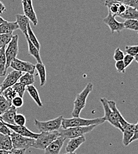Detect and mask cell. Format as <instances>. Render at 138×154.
I'll return each mask as SVG.
<instances>
[{
    "label": "cell",
    "instance_id": "cell-15",
    "mask_svg": "<svg viewBox=\"0 0 138 154\" xmlns=\"http://www.w3.org/2000/svg\"><path fill=\"white\" fill-rule=\"evenodd\" d=\"M24 15H25L29 20L34 24V26H37L38 23V18L36 13L34 10L33 4H29L26 2L21 1Z\"/></svg>",
    "mask_w": 138,
    "mask_h": 154
},
{
    "label": "cell",
    "instance_id": "cell-11",
    "mask_svg": "<svg viewBox=\"0 0 138 154\" xmlns=\"http://www.w3.org/2000/svg\"><path fill=\"white\" fill-rule=\"evenodd\" d=\"M23 75L22 72L13 70L11 71L7 75L3 82L0 84V94L1 93L8 87H11L19 81L20 77Z\"/></svg>",
    "mask_w": 138,
    "mask_h": 154
},
{
    "label": "cell",
    "instance_id": "cell-13",
    "mask_svg": "<svg viewBox=\"0 0 138 154\" xmlns=\"http://www.w3.org/2000/svg\"><path fill=\"white\" fill-rule=\"evenodd\" d=\"M66 138L59 136L53 141L45 149V154H59Z\"/></svg>",
    "mask_w": 138,
    "mask_h": 154
},
{
    "label": "cell",
    "instance_id": "cell-2",
    "mask_svg": "<svg viewBox=\"0 0 138 154\" xmlns=\"http://www.w3.org/2000/svg\"><path fill=\"white\" fill-rule=\"evenodd\" d=\"M93 87L94 85L92 82H88L82 91L77 94L73 103V110L72 112V116L73 117H79L82 110L86 106V99L89 94L92 92Z\"/></svg>",
    "mask_w": 138,
    "mask_h": 154
},
{
    "label": "cell",
    "instance_id": "cell-25",
    "mask_svg": "<svg viewBox=\"0 0 138 154\" xmlns=\"http://www.w3.org/2000/svg\"><path fill=\"white\" fill-rule=\"evenodd\" d=\"M27 40V45H28V53L30 55L32 56L33 57L35 58L38 63H42V59L40 56V51L36 48L35 45L28 39L27 38H26Z\"/></svg>",
    "mask_w": 138,
    "mask_h": 154
},
{
    "label": "cell",
    "instance_id": "cell-43",
    "mask_svg": "<svg viewBox=\"0 0 138 154\" xmlns=\"http://www.w3.org/2000/svg\"><path fill=\"white\" fill-rule=\"evenodd\" d=\"M25 152H26L25 149L12 148L11 150L8 151V154H25Z\"/></svg>",
    "mask_w": 138,
    "mask_h": 154
},
{
    "label": "cell",
    "instance_id": "cell-18",
    "mask_svg": "<svg viewBox=\"0 0 138 154\" xmlns=\"http://www.w3.org/2000/svg\"><path fill=\"white\" fill-rule=\"evenodd\" d=\"M138 124V123L135 124H131L129 123L127 125V126L123 129V144L127 146H128L130 142V139L132 137L133 135L134 134V132L135 130L136 125Z\"/></svg>",
    "mask_w": 138,
    "mask_h": 154
},
{
    "label": "cell",
    "instance_id": "cell-33",
    "mask_svg": "<svg viewBox=\"0 0 138 154\" xmlns=\"http://www.w3.org/2000/svg\"><path fill=\"white\" fill-rule=\"evenodd\" d=\"M13 33L0 34V48L6 46L12 39Z\"/></svg>",
    "mask_w": 138,
    "mask_h": 154
},
{
    "label": "cell",
    "instance_id": "cell-16",
    "mask_svg": "<svg viewBox=\"0 0 138 154\" xmlns=\"http://www.w3.org/2000/svg\"><path fill=\"white\" fill-rule=\"evenodd\" d=\"M85 141L86 137L84 135L70 139L66 148V152H75L76 150H77L84 142H85Z\"/></svg>",
    "mask_w": 138,
    "mask_h": 154
},
{
    "label": "cell",
    "instance_id": "cell-41",
    "mask_svg": "<svg viewBox=\"0 0 138 154\" xmlns=\"http://www.w3.org/2000/svg\"><path fill=\"white\" fill-rule=\"evenodd\" d=\"M116 68L117 71L118 72H121V73H124L126 71V67L124 66V62L123 60H118L116 61Z\"/></svg>",
    "mask_w": 138,
    "mask_h": 154
},
{
    "label": "cell",
    "instance_id": "cell-46",
    "mask_svg": "<svg viewBox=\"0 0 138 154\" xmlns=\"http://www.w3.org/2000/svg\"><path fill=\"white\" fill-rule=\"evenodd\" d=\"M8 151H4V150H0V154H8Z\"/></svg>",
    "mask_w": 138,
    "mask_h": 154
},
{
    "label": "cell",
    "instance_id": "cell-6",
    "mask_svg": "<svg viewBox=\"0 0 138 154\" xmlns=\"http://www.w3.org/2000/svg\"><path fill=\"white\" fill-rule=\"evenodd\" d=\"M19 53V36L18 35H13L12 39L7 45V47L5 50V55L6 57L5 70L7 71L10 67L11 62L15 58Z\"/></svg>",
    "mask_w": 138,
    "mask_h": 154
},
{
    "label": "cell",
    "instance_id": "cell-48",
    "mask_svg": "<svg viewBox=\"0 0 138 154\" xmlns=\"http://www.w3.org/2000/svg\"><path fill=\"white\" fill-rule=\"evenodd\" d=\"M5 21H6L2 17H1V16H0V24H1V23H2L5 22Z\"/></svg>",
    "mask_w": 138,
    "mask_h": 154
},
{
    "label": "cell",
    "instance_id": "cell-4",
    "mask_svg": "<svg viewBox=\"0 0 138 154\" xmlns=\"http://www.w3.org/2000/svg\"><path fill=\"white\" fill-rule=\"evenodd\" d=\"M97 125H91L88 126H78L72 127L66 129H59V136L66 139H72L77 137L88 133L92 132Z\"/></svg>",
    "mask_w": 138,
    "mask_h": 154
},
{
    "label": "cell",
    "instance_id": "cell-40",
    "mask_svg": "<svg viewBox=\"0 0 138 154\" xmlns=\"http://www.w3.org/2000/svg\"><path fill=\"white\" fill-rule=\"evenodd\" d=\"M11 133V132L10 129L4 125L3 122L0 120V134L4 135H10Z\"/></svg>",
    "mask_w": 138,
    "mask_h": 154
},
{
    "label": "cell",
    "instance_id": "cell-14",
    "mask_svg": "<svg viewBox=\"0 0 138 154\" xmlns=\"http://www.w3.org/2000/svg\"><path fill=\"white\" fill-rule=\"evenodd\" d=\"M4 125L7 126L10 130H12L13 132L23 136H26L27 137H30L33 139H37L39 136L38 134L34 133L30 131L29 129H27L25 126H19L16 125H9L6 123H4Z\"/></svg>",
    "mask_w": 138,
    "mask_h": 154
},
{
    "label": "cell",
    "instance_id": "cell-22",
    "mask_svg": "<svg viewBox=\"0 0 138 154\" xmlns=\"http://www.w3.org/2000/svg\"><path fill=\"white\" fill-rule=\"evenodd\" d=\"M26 90H27L30 96L35 101L37 104L40 107H42L43 106V104L40 100L39 92L37 88L34 85H30L26 86Z\"/></svg>",
    "mask_w": 138,
    "mask_h": 154
},
{
    "label": "cell",
    "instance_id": "cell-12",
    "mask_svg": "<svg viewBox=\"0 0 138 154\" xmlns=\"http://www.w3.org/2000/svg\"><path fill=\"white\" fill-rule=\"evenodd\" d=\"M103 21L109 27L111 33H114L115 32L120 33L123 29H124L123 23L118 21L115 19V17L109 12L107 16L103 20Z\"/></svg>",
    "mask_w": 138,
    "mask_h": 154
},
{
    "label": "cell",
    "instance_id": "cell-30",
    "mask_svg": "<svg viewBox=\"0 0 138 154\" xmlns=\"http://www.w3.org/2000/svg\"><path fill=\"white\" fill-rule=\"evenodd\" d=\"M123 25H124V29H128V30L138 32V20H125V21L123 22Z\"/></svg>",
    "mask_w": 138,
    "mask_h": 154
},
{
    "label": "cell",
    "instance_id": "cell-23",
    "mask_svg": "<svg viewBox=\"0 0 138 154\" xmlns=\"http://www.w3.org/2000/svg\"><path fill=\"white\" fill-rule=\"evenodd\" d=\"M13 148L10 136L0 134V150L10 151Z\"/></svg>",
    "mask_w": 138,
    "mask_h": 154
},
{
    "label": "cell",
    "instance_id": "cell-3",
    "mask_svg": "<svg viewBox=\"0 0 138 154\" xmlns=\"http://www.w3.org/2000/svg\"><path fill=\"white\" fill-rule=\"evenodd\" d=\"M59 136V131L53 132H42L32 145V148L44 150L53 141Z\"/></svg>",
    "mask_w": 138,
    "mask_h": 154
},
{
    "label": "cell",
    "instance_id": "cell-44",
    "mask_svg": "<svg viewBox=\"0 0 138 154\" xmlns=\"http://www.w3.org/2000/svg\"><path fill=\"white\" fill-rule=\"evenodd\" d=\"M138 125L137 124L136 125V127H135V132H134V134L133 135V136H132V137L131 138V139H130V143H132V142H133V141H135V140H138Z\"/></svg>",
    "mask_w": 138,
    "mask_h": 154
},
{
    "label": "cell",
    "instance_id": "cell-19",
    "mask_svg": "<svg viewBox=\"0 0 138 154\" xmlns=\"http://www.w3.org/2000/svg\"><path fill=\"white\" fill-rule=\"evenodd\" d=\"M18 109L16 107L11 105L8 110L1 115L2 121L9 125H15L14 122V116L17 113Z\"/></svg>",
    "mask_w": 138,
    "mask_h": 154
},
{
    "label": "cell",
    "instance_id": "cell-26",
    "mask_svg": "<svg viewBox=\"0 0 138 154\" xmlns=\"http://www.w3.org/2000/svg\"><path fill=\"white\" fill-rule=\"evenodd\" d=\"M35 69L37 70L40 79V85L43 86L47 81L46 68L43 63H37L35 65Z\"/></svg>",
    "mask_w": 138,
    "mask_h": 154
},
{
    "label": "cell",
    "instance_id": "cell-45",
    "mask_svg": "<svg viewBox=\"0 0 138 154\" xmlns=\"http://www.w3.org/2000/svg\"><path fill=\"white\" fill-rule=\"evenodd\" d=\"M6 11V8L4 4L0 1V14H2L4 11Z\"/></svg>",
    "mask_w": 138,
    "mask_h": 154
},
{
    "label": "cell",
    "instance_id": "cell-5",
    "mask_svg": "<svg viewBox=\"0 0 138 154\" xmlns=\"http://www.w3.org/2000/svg\"><path fill=\"white\" fill-rule=\"evenodd\" d=\"M63 116L59 117L46 122H41L37 119H35L34 123L36 128L40 132H53L58 131L61 127V123Z\"/></svg>",
    "mask_w": 138,
    "mask_h": 154
},
{
    "label": "cell",
    "instance_id": "cell-21",
    "mask_svg": "<svg viewBox=\"0 0 138 154\" xmlns=\"http://www.w3.org/2000/svg\"><path fill=\"white\" fill-rule=\"evenodd\" d=\"M16 23L19 26V29L22 32L25 36H27V26L29 23V20L23 14H18L16 16Z\"/></svg>",
    "mask_w": 138,
    "mask_h": 154
},
{
    "label": "cell",
    "instance_id": "cell-20",
    "mask_svg": "<svg viewBox=\"0 0 138 154\" xmlns=\"http://www.w3.org/2000/svg\"><path fill=\"white\" fill-rule=\"evenodd\" d=\"M19 29L16 21H7L0 24V34L13 33L14 31Z\"/></svg>",
    "mask_w": 138,
    "mask_h": 154
},
{
    "label": "cell",
    "instance_id": "cell-37",
    "mask_svg": "<svg viewBox=\"0 0 138 154\" xmlns=\"http://www.w3.org/2000/svg\"><path fill=\"white\" fill-rule=\"evenodd\" d=\"M120 2L129 6L133 7L135 9H138V0H117Z\"/></svg>",
    "mask_w": 138,
    "mask_h": 154
},
{
    "label": "cell",
    "instance_id": "cell-35",
    "mask_svg": "<svg viewBox=\"0 0 138 154\" xmlns=\"http://www.w3.org/2000/svg\"><path fill=\"white\" fill-rule=\"evenodd\" d=\"M14 124L19 126H25L26 119L25 116L21 113H16L14 118Z\"/></svg>",
    "mask_w": 138,
    "mask_h": 154
},
{
    "label": "cell",
    "instance_id": "cell-9",
    "mask_svg": "<svg viewBox=\"0 0 138 154\" xmlns=\"http://www.w3.org/2000/svg\"><path fill=\"white\" fill-rule=\"evenodd\" d=\"M10 67L12 68L14 70L20 71L21 72H27L31 74H34L35 71V65L33 63L23 61L18 58L14 59L10 63Z\"/></svg>",
    "mask_w": 138,
    "mask_h": 154
},
{
    "label": "cell",
    "instance_id": "cell-47",
    "mask_svg": "<svg viewBox=\"0 0 138 154\" xmlns=\"http://www.w3.org/2000/svg\"><path fill=\"white\" fill-rule=\"evenodd\" d=\"M22 1H23V2H28V3H29V4H33V3H32V0H22Z\"/></svg>",
    "mask_w": 138,
    "mask_h": 154
},
{
    "label": "cell",
    "instance_id": "cell-17",
    "mask_svg": "<svg viewBox=\"0 0 138 154\" xmlns=\"http://www.w3.org/2000/svg\"><path fill=\"white\" fill-rule=\"evenodd\" d=\"M107 103L116 120L118 121V123L121 125L122 128L124 129L127 126L129 123L124 119V118L122 116L121 114L119 112L118 108L116 106V103L113 100H107Z\"/></svg>",
    "mask_w": 138,
    "mask_h": 154
},
{
    "label": "cell",
    "instance_id": "cell-42",
    "mask_svg": "<svg viewBox=\"0 0 138 154\" xmlns=\"http://www.w3.org/2000/svg\"><path fill=\"white\" fill-rule=\"evenodd\" d=\"M133 60H134L133 57H132L131 55H129L128 54H127L126 55H124V58L123 59V61L124 62V66H125L126 68L127 67H128L132 63V62H133Z\"/></svg>",
    "mask_w": 138,
    "mask_h": 154
},
{
    "label": "cell",
    "instance_id": "cell-51",
    "mask_svg": "<svg viewBox=\"0 0 138 154\" xmlns=\"http://www.w3.org/2000/svg\"><path fill=\"white\" fill-rule=\"evenodd\" d=\"M0 120L2 121V119H1V114H0Z\"/></svg>",
    "mask_w": 138,
    "mask_h": 154
},
{
    "label": "cell",
    "instance_id": "cell-7",
    "mask_svg": "<svg viewBox=\"0 0 138 154\" xmlns=\"http://www.w3.org/2000/svg\"><path fill=\"white\" fill-rule=\"evenodd\" d=\"M10 136L12 142L13 148L14 149L26 150L32 146V145L35 139L23 136L14 132H11Z\"/></svg>",
    "mask_w": 138,
    "mask_h": 154
},
{
    "label": "cell",
    "instance_id": "cell-38",
    "mask_svg": "<svg viewBox=\"0 0 138 154\" xmlns=\"http://www.w3.org/2000/svg\"><path fill=\"white\" fill-rule=\"evenodd\" d=\"M11 104L15 107L20 108L23 105V97L17 96L15 97L11 101Z\"/></svg>",
    "mask_w": 138,
    "mask_h": 154
},
{
    "label": "cell",
    "instance_id": "cell-39",
    "mask_svg": "<svg viewBox=\"0 0 138 154\" xmlns=\"http://www.w3.org/2000/svg\"><path fill=\"white\" fill-rule=\"evenodd\" d=\"M124 57V52L119 48H117L114 51V54L113 56L114 59L116 61L123 60Z\"/></svg>",
    "mask_w": 138,
    "mask_h": 154
},
{
    "label": "cell",
    "instance_id": "cell-24",
    "mask_svg": "<svg viewBox=\"0 0 138 154\" xmlns=\"http://www.w3.org/2000/svg\"><path fill=\"white\" fill-rule=\"evenodd\" d=\"M120 18L123 19H138V11L137 9L133 7L127 6L126 9L123 14L120 16Z\"/></svg>",
    "mask_w": 138,
    "mask_h": 154
},
{
    "label": "cell",
    "instance_id": "cell-27",
    "mask_svg": "<svg viewBox=\"0 0 138 154\" xmlns=\"http://www.w3.org/2000/svg\"><path fill=\"white\" fill-rule=\"evenodd\" d=\"M5 46L0 48V77L5 75L7 71L5 70L6 57L5 55Z\"/></svg>",
    "mask_w": 138,
    "mask_h": 154
},
{
    "label": "cell",
    "instance_id": "cell-10",
    "mask_svg": "<svg viewBox=\"0 0 138 154\" xmlns=\"http://www.w3.org/2000/svg\"><path fill=\"white\" fill-rule=\"evenodd\" d=\"M105 5L108 8V12L114 17H119L124 13L127 5L120 2L117 0H105Z\"/></svg>",
    "mask_w": 138,
    "mask_h": 154
},
{
    "label": "cell",
    "instance_id": "cell-32",
    "mask_svg": "<svg viewBox=\"0 0 138 154\" xmlns=\"http://www.w3.org/2000/svg\"><path fill=\"white\" fill-rule=\"evenodd\" d=\"M7 100L10 101L11 102L12 100L16 96H18L17 93L16 92V91L11 87H8L7 88H6L5 90H4L1 94Z\"/></svg>",
    "mask_w": 138,
    "mask_h": 154
},
{
    "label": "cell",
    "instance_id": "cell-31",
    "mask_svg": "<svg viewBox=\"0 0 138 154\" xmlns=\"http://www.w3.org/2000/svg\"><path fill=\"white\" fill-rule=\"evenodd\" d=\"M11 102L7 100L2 94H0V114L1 115L9 109L11 106Z\"/></svg>",
    "mask_w": 138,
    "mask_h": 154
},
{
    "label": "cell",
    "instance_id": "cell-29",
    "mask_svg": "<svg viewBox=\"0 0 138 154\" xmlns=\"http://www.w3.org/2000/svg\"><path fill=\"white\" fill-rule=\"evenodd\" d=\"M19 80V82L24 84L25 86L33 85L35 81L34 75L27 72H26L24 75H22Z\"/></svg>",
    "mask_w": 138,
    "mask_h": 154
},
{
    "label": "cell",
    "instance_id": "cell-8",
    "mask_svg": "<svg viewBox=\"0 0 138 154\" xmlns=\"http://www.w3.org/2000/svg\"><path fill=\"white\" fill-rule=\"evenodd\" d=\"M107 100H108L106 98H100V101L102 104L104 111V116L103 117V119L105 120V121L108 122L112 126L117 128L123 132V129L122 128L121 125L118 123V121L116 120V117L113 115V112L111 111V109L110 108L108 104Z\"/></svg>",
    "mask_w": 138,
    "mask_h": 154
},
{
    "label": "cell",
    "instance_id": "cell-49",
    "mask_svg": "<svg viewBox=\"0 0 138 154\" xmlns=\"http://www.w3.org/2000/svg\"><path fill=\"white\" fill-rule=\"evenodd\" d=\"M134 57V60H135V61L136 62H138V54L137 55H136L135 57Z\"/></svg>",
    "mask_w": 138,
    "mask_h": 154
},
{
    "label": "cell",
    "instance_id": "cell-50",
    "mask_svg": "<svg viewBox=\"0 0 138 154\" xmlns=\"http://www.w3.org/2000/svg\"><path fill=\"white\" fill-rule=\"evenodd\" d=\"M76 154L75 152H66V154Z\"/></svg>",
    "mask_w": 138,
    "mask_h": 154
},
{
    "label": "cell",
    "instance_id": "cell-1",
    "mask_svg": "<svg viewBox=\"0 0 138 154\" xmlns=\"http://www.w3.org/2000/svg\"><path fill=\"white\" fill-rule=\"evenodd\" d=\"M103 117L96 118L92 119H83L79 117H73V118L67 119L63 118L61 126L63 129H66L72 127L78 126H88L91 125H99L105 122Z\"/></svg>",
    "mask_w": 138,
    "mask_h": 154
},
{
    "label": "cell",
    "instance_id": "cell-36",
    "mask_svg": "<svg viewBox=\"0 0 138 154\" xmlns=\"http://www.w3.org/2000/svg\"><path fill=\"white\" fill-rule=\"evenodd\" d=\"M125 51L127 54L135 57L138 54V46H126L125 47Z\"/></svg>",
    "mask_w": 138,
    "mask_h": 154
},
{
    "label": "cell",
    "instance_id": "cell-28",
    "mask_svg": "<svg viewBox=\"0 0 138 154\" xmlns=\"http://www.w3.org/2000/svg\"><path fill=\"white\" fill-rule=\"evenodd\" d=\"M27 36H26L25 37L28 38L34 44V45H35L36 46V48L40 51V42H39L38 40L37 39V38L36 37L35 35L34 34L29 23L27 24Z\"/></svg>",
    "mask_w": 138,
    "mask_h": 154
},
{
    "label": "cell",
    "instance_id": "cell-34",
    "mask_svg": "<svg viewBox=\"0 0 138 154\" xmlns=\"http://www.w3.org/2000/svg\"><path fill=\"white\" fill-rule=\"evenodd\" d=\"M26 86H25L24 84L20 83L19 82H16L15 84H14L12 86V88L17 93L18 96L21 97H23L24 92L26 91Z\"/></svg>",
    "mask_w": 138,
    "mask_h": 154
}]
</instances>
